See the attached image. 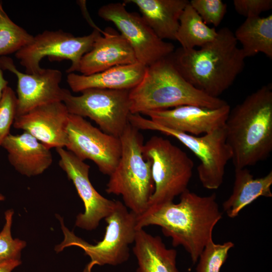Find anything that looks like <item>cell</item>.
<instances>
[{
    "label": "cell",
    "instance_id": "obj_1",
    "mask_svg": "<svg viewBox=\"0 0 272 272\" xmlns=\"http://www.w3.org/2000/svg\"><path fill=\"white\" fill-rule=\"evenodd\" d=\"M177 203L168 202L147 210L137 217V228L150 225L161 228L173 246L181 245L195 263L206 245L213 241V232L222 218L216 195L200 196L188 189Z\"/></svg>",
    "mask_w": 272,
    "mask_h": 272
},
{
    "label": "cell",
    "instance_id": "obj_2",
    "mask_svg": "<svg viewBox=\"0 0 272 272\" xmlns=\"http://www.w3.org/2000/svg\"><path fill=\"white\" fill-rule=\"evenodd\" d=\"M181 76L196 89L219 98L243 71L245 57L228 28L218 30L216 37L199 49L180 47L169 56Z\"/></svg>",
    "mask_w": 272,
    "mask_h": 272
},
{
    "label": "cell",
    "instance_id": "obj_3",
    "mask_svg": "<svg viewBox=\"0 0 272 272\" xmlns=\"http://www.w3.org/2000/svg\"><path fill=\"white\" fill-rule=\"evenodd\" d=\"M235 169L267 159L272 151V88L267 85L230 109L225 124Z\"/></svg>",
    "mask_w": 272,
    "mask_h": 272
},
{
    "label": "cell",
    "instance_id": "obj_4",
    "mask_svg": "<svg viewBox=\"0 0 272 272\" xmlns=\"http://www.w3.org/2000/svg\"><path fill=\"white\" fill-rule=\"evenodd\" d=\"M131 114L194 105L216 108L228 103L192 86L181 76L169 56L147 66L141 82L129 92Z\"/></svg>",
    "mask_w": 272,
    "mask_h": 272
},
{
    "label": "cell",
    "instance_id": "obj_5",
    "mask_svg": "<svg viewBox=\"0 0 272 272\" xmlns=\"http://www.w3.org/2000/svg\"><path fill=\"white\" fill-rule=\"evenodd\" d=\"M139 130L128 123L120 137L121 156L106 188L108 194L121 195L124 205L137 217L147 210L154 191L151 163L143 156Z\"/></svg>",
    "mask_w": 272,
    "mask_h": 272
},
{
    "label": "cell",
    "instance_id": "obj_6",
    "mask_svg": "<svg viewBox=\"0 0 272 272\" xmlns=\"http://www.w3.org/2000/svg\"><path fill=\"white\" fill-rule=\"evenodd\" d=\"M64 234V240L55 246L56 252L69 246L82 249L90 258L83 272H92L96 265H117L126 261L129 257L130 244L134 243L136 234L137 216L120 201L116 200L111 213L105 218L107 226L103 239L96 244H91L77 236L64 225L58 216Z\"/></svg>",
    "mask_w": 272,
    "mask_h": 272
},
{
    "label": "cell",
    "instance_id": "obj_7",
    "mask_svg": "<svg viewBox=\"0 0 272 272\" xmlns=\"http://www.w3.org/2000/svg\"><path fill=\"white\" fill-rule=\"evenodd\" d=\"M128 122L139 130H156L173 137L189 149L200 161L197 172L205 188L217 189L222 184L226 166L232 156L225 126L202 136H195L165 127L138 113H130Z\"/></svg>",
    "mask_w": 272,
    "mask_h": 272
},
{
    "label": "cell",
    "instance_id": "obj_8",
    "mask_svg": "<svg viewBox=\"0 0 272 272\" xmlns=\"http://www.w3.org/2000/svg\"><path fill=\"white\" fill-rule=\"evenodd\" d=\"M143 154L151 161L154 184L147 210L173 201L187 189L194 163L184 151L169 140L154 135L144 144Z\"/></svg>",
    "mask_w": 272,
    "mask_h": 272
},
{
    "label": "cell",
    "instance_id": "obj_9",
    "mask_svg": "<svg viewBox=\"0 0 272 272\" xmlns=\"http://www.w3.org/2000/svg\"><path fill=\"white\" fill-rule=\"evenodd\" d=\"M129 91L89 89L74 96L64 89L62 102L70 114L88 117L102 131L120 138L131 113Z\"/></svg>",
    "mask_w": 272,
    "mask_h": 272
},
{
    "label": "cell",
    "instance_id": "obj_10",
    "mask_svg": "<svg viewBox=\"0 0 272 272\" xmlns=\"http://www.w3.org/2000/svg\"><path fill=\"white\" fill-rule=\"evenodd\" d=\"M101 31L96 28L90 34L75 36L59 30H45L34 36L28 45L15 53L16 58L25 69V73L35 74L43 69L40 62L45 56L50 60L67 59L71 61L68 74L78 71L82 57L89 51Z\"/></svg>",
    "mask_w": 272,
    "mask_h": 272
},
{
    "label": "cell",
    "instance_id": "obj_11",
    "mask_svg": "<svg viewBox=\"0 0 272 272\" xmlns=\"http://www.w3.org/2000/svg\"><path fill=\"white\" fill-rule=\"evenodd\" d=\"M98 16L113 23L132 48L138 62L146 66L170 56L174 45L159 38L141 15L128 12L123 3L100 8Z\"/></svg>",
    "mask_w": 272,
    "mask_h": 272
},
{
    "label": "cell",
    "instance_id": "obj_12",
    "mask_svg": "<svg viewBox=\"0 0 272 272\" xmlns=\"http://www.w3.org/2000/svg\"><path fill=\"white\" fill-rule=\"evenodd\" d=\"M66 148L82 161H92L104 174L110 175L121 153L120 138L102 131L80 116L70 114Z\"/></svg>",
    "mask_w": 272,
    "mask_h": 272
},
{
    "label": "cell",
    "instance_id": "obj_13",
    "mask_svg": "<svg viewBox=\"0 0 272 272\" xmlns=\"http://www.w3.org/2000/svg\"><path fill=\"white\" fill-rule=\"evenodd\" d=\"M56 150L60 157L59 166L73 182L85 207L84 212L77 216L75 225L87 230L95 229L113 211L116 200L104 197L95 189L89 179V165L63 148Z\"/></svg>",
    "mask_w": 272,
    "mask_h": 272
},
{
    "label": "cell",
    "instance_id": "obj_14",
    "mask_svg": "<svg viewBox=\"0 0 272 272\" xmlns=\"http://www.w3.org/2000/svg\"><path fill=\"white\" fill-rule=\"evenodd\" d=\"M0 66L3 70L15 74L18 80L16 117L41 105L63 101L64 89L60 86V71L43 69L38 74L23 73L17 69L13 59L6 56L0 57Z\"/></svg>",
    "mask_w": 272,
    "mask_h": 272
},
{
    "label": "cell",
    "instance_id": "obj_15",
    "mask_svg": "<svg viewBox=\"0 0 272 272\" xmlns=\"http://www.w3.org/2000/svg\"><path fill=\"white\" fill-rule=\"evenodd\" d=\"M230 109L228 104L216 108L184 105L143 114L165 127L199 136L224 127Z\"/></svg>",
    "mask_w": 272,
    "mask_h": 272
},
{
    "label": "cell",
    "instance_id": "obj_16",
    "mask_svg": "<svg viewBox=\"0 0 272 272\" xmlns=\"http://www.w3.org/2000/svg\"><path fill=\"white\" fill-rule=\"evenodd\" d=\"M70 113L62 102L36 107L15 117L13 126L31 134L48 148L65 147Z\"/></svg>",
    "mask_w": 272,
    "mask_h": 272
},
{
    "label": "cell",
    "instance_id": "obj_17",
    "mask_svg": "<svg viewBox=\"0 0 272 272\" xmlns=\"http://www.w3.org/2000/svg\"><path fill=\"white\" fill-rule=\"evenodd\" d=\"M95 41L92 49L82 57L78 71L90 75L114 66L138 62L130 44L120 33L107 28Z\"/></svg>",
    "mask_w": 272,
    "mask_h": 272
},
{
    "label": "cell",
    "instance_id": "obj_18",
    "mask_svg": "<svg viewBox=\"0 0 272 272\" xmlns=\"http://www.w3.org/2000/svg\"><path fill=\"white\" fill-rule=\"evenodd\" d=\"M1 146L7 151L11 164L23 175H38L52 164L50 149L27 132L16 135L10 133Z\"/></svg>",
    "mask_w": 272,
    "mask_h": 272
},
{
    "label": "cell",
    "instance_id": "obj_19",
    "mask_svg": "<svg viewBox=\"0 0 272 272\" xmlns=\"http://www.w3.org/2000/svg\"><path fill=\"white\" fill-rule=\"evenodd\" d=\"M147 66L137 62L112 67L90 75L68 74L66 82L75 93L89 89L130 90L142 80Z\"/></svg>",
    "mask_w": 272,
    "mask_h": 272
},
{
    "label": "cell",
    "instance_id": "obj_20",
    "mask_svg": "<svg viewBox=\"0 0 272 272\" xmlns=\"http://www.w3.org/2000/svg\"><path fill=\"white\" fill-rule=\"evenodd\" d=\"M188 0H126L138 7L141 16L162 40H176L180 16Z\"/></svg>",
    "mask_w": 272,
    "mask_h": 272
},
{
    "label": "cell",
    "instance_id": "obj_21",
    "mask_svg": "<svg viewBox=\"0 0 272 272\" xmlns=\"http://www.w3.org/2000/svg\"><path fill=\"white\" fill-rule=\"evenodd\" d=\"M132 250L138 261L137 272H179L176 251L167 248L160 237L143 229L137 231Z\"/></svg>",
    "mask_w": 272,
    "mask_h": 272
},
{
    "label": "cell",
    "instance_id": "obj_22",
    "mask_svg": "<svg viewBox=\"0 0 272 272\" xmlns=\"http://www.w3.org/2000/svg\"><path fill=\"white\" fill-rule=\"evenodd\" d=\"M272 171L254 178L247 168L235 169L233 190L223 203L224 211L231 218H235L246 206L260 196L271 197Z\"/></svg>",
    "mask_w": 272,
    "mask_h": 272
},
{
    "label": "cell",
    "instance_id": "obj_23",
    "mask_svg": "<svg viewBox=\"0 0 272 272\" xmlns=\"http://www.w3.org/2000/svg\"><path fill=\"white\" fill-rule=\"evenodd\" d=\"M234 35L246 58L262 53L272 58V15L247 18Z\"/></svg>",
    "mask_w": 272,
    "mask_h": 272
},
{
    "label": "cell",
    "instance_id": "obj_24",
    "mask_svg": "<svg viewBox=\"0 0 272 272\" xmlns=\"http://www.w3.org/2000/svg\"><path fill=\"white\" fill-rule=\"evenodd\" d=\"M217 34L218 31L209 27L189 2L180 16L176 36L180 47L187 49L201 47L213 41Z\"/></svg>",
    "mask_w": 272,
    "mask_h": 272
},
{
    "label": "cell",
    "instance_id": "obj_25",
    "mask_svg": "<svg viewBox=\"0 0 272 272\" xmlns=\"http://www.w3.org/2000/svg\"><path fill=\"white\" fill-rule=\"evenodd\" d=\"M33 37L9 18L0 1V57L17 52L31 42Z\"/></svg>",
    "mask_w": 272,
    "mask_h": 272
},
{
    "label": "cell",
    "instance_id": "obj_26",
    "mask_svg": "<svg viewBox=\"0 0 272 272\" xmlns=\"http://www.w3.org/2000/svg\"><path fill=\"white\" fill-rule=\"evenodd\" d=\"M234 244L231 241L216 244L213 240L205 247L198 257L196 272H220L229 250Z\"/></svg>",
    "mask_w": 272,
    "mask_h": 272
},
{
    "label": "cell",
    "instance_id": "obj_27",
    "mask_svg": "<svg viewBox=\"0 0 272 272\" xmlns=\"http://www.w3.org/2000/svg\"><path fill=\"white\" fill-rule=\"evenodd\" d=\"M14 214L13 210L5 213V224L0 232V262L10 259H20L21 252L26 243L19 239H13L11 227Z\"/></svg>",
    "mask_w": 272,
    "mask_h": 272
},
{
    "label": "cell",
    "instance_id": "obj_28",
    "mask_svg": "<svg viewBox=\"0 0 272 272\" xmlns=\"http://www.w3.org/2000/svg\"><path fill=\"white\" fill-rule=\"evenodd\" d=\"M17 98L13 89L7 86L0 100V146L10 133L11 126L16 116Z\"/></svg>",
    "mask_w": 272,
    "mask_h": 272
},
{
    "label": "cell",
    "instance_id": "obj_29",
    "mask_svg": "<svg viewBox=\"0 0 272 272\" xmlns=\"http://www.w3.org/2000/svg\"><path fill=\"white\" fill-rule=\"evenodd\" d=\"M191 6L207 24L218 26L227 12V6L221 0H191Z\"/></svg>",
    "mask_w": 272,
    "mask_h": 272
},
{
    "label": "cell",
    "instance_id": "obj_30",
    "mask_svg": "<svg viewBox=\"0 0 272 272\" xmlns=\"http://www.w3.org/2000/svg\"><path fill=\"white\" fill-rule=\"evenodd\" d=\"M236 12L245 17L259 16L262 12L272 8L271 0H234Z\"/></svg>",
    "mask_w": 272,
    "mask_h": 272
},
{
    "label": "cell",
    "instance_id": "obj_31",
    "mask_svg": "<svg viewBox=\"0 0 272 272\" xmlns=\"http://www.w3.org/2000/svg\"><path fill=\"white\" fill-rule=\"evenodd\" d=\"M20 259H10L0 262V272H11L21 264Z\"/></svg>",
    "mask_w": 272,
    "mask_h": 272
},
{
    "label": "cell",
    "instance_id": "obj_32",
    "mask_svg": "<svg viewBox=\"0 0 272 272\" xmlns=\"http://www.w3.org/2000/svg\"><path fill=\"white\" fill-rule=\"evenodd\" d=\"M3 70L0 66V100L5 88L8 86V82L4 78Z\"/></svg>",
    "mask_w": 272,
    "mask_h": 272
},
{
    "label": "cell",
    "instance_id": "obj_33",
    "mask_svg": "<svg viewBox=\"0 0 272 272\" xmlns=\"http://www.w3.org/2000/svg\"><path fill=\"white\" fill-rule=\"evenodd\" d=\"M5 199V196L0 193V201H3Z\"/></svg>",
    "mask_w": 272,
    "mask_h": 272
}]
</instances>
